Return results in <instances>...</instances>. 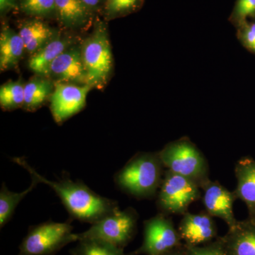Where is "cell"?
<instances>
[{
  "label": "cell",
  "mask_w": 255,
  "mask_h": 255,
  "mask_svg": "<svg viewBox=\"0 0 255 255\" xmlns=\"http://www.w3.org/2000/svg\"><path fill=\"white\" fill-rule=\"evenodd\" d=\"M71 255H130L107 242L97 239H82L70 252Z\"/></svg>",
  "instance_id": "44dd1931"
},
{
  "label": "cell",
  "mask_w": 255,
  "mask_h": 255,
  "mask_svg": "<svg viewBox=\"0 0 255 255\" xmlns=\"http://www.w3.org/2000/svg\"><path fill=\"white\" fill-rule=\"evenodd\" d=\"M53 90L54 82L51 79L37 75L25 84L23 108L28 111L39 108L50 98Z\"/></svg>",
  "instance_id": "d6986e66"
},
{
  "label": "cell",
  "mask_w": 255,
  "mask_h": 255,
  "mask_svg": "<svg viewBox=\"0 0 255 255\" xmlns=\"http://www.w3.org/2000/svg\"><path fill=\"white\" fill-rule=\"evenodd\" d=\"M39 182L36 179H32L30 187L21 193H14L10 191L3 183L0 191V226L4 227L12 217L16 206L19 204L28 193L31 192Z\"/></svg>",
  "instance_id": "ffe728a7"
},
{
  "label": "cell",
  "mask_w": 255,
  "mask_h": 255,
  "mask_svg": "<svg viewBox=\"0 0 255 255\" xmlns=\"http://www.w3.org/2000/svg\"><path fill=\"white\" fill-rule=\"evenodd\" d=\"M93 88L89 85L54 82V90L50 97V111L55 122L63 124L83 110L87 95Z\"/></svg>",
  "instance_id": "9c48e42d"
},
{
  "label": "cell",
  "mask_w": 255,
  "mask_h": 255,
  "mask_svg": "<svg viewBox=\"0 0 255 255\" xmlns=\"http://www.w3.org/2000/svg\"><path fill=\"white\" fill-rule=\"evenodd\" d=\"M81 52L87 85L93 88H103L113 68L112 48L103 23H97L92 34L82 43Z\"/></svg>",
  "instance_id": "3957f363"
},
{
  "label": "cell",
  "mask_w": 255,
  "mask_h": 255,
  "mask_svg": "<svg viewBox=\"0 0 255 255\" xmlns=\"http://www.w3.org/2000/svg\"><path fill=\"white\" fill-rule=\"evenodd\" d=\"M138 0H107L106 10L110 16L122 14L132 9Z\"/></svg>",
  "instance_id": "d4e9b609"
},
{
  "label": "cell",
  "mask_w": 255,
  "mask_h": 255,
  "mask_svg": "<svg viewBox=\"0 0 255 255\" xmlns=\"http://www.w3.org/2000/svg\"><path fill=\"white\" fill-rule=\"evenodd\" d=\"M158 154L164 167L194 181L201 188L209 180L207 161L197 147L187 139L168 144Z\"/></svg>",
  "instance_id": "277c9868"
},
{
  "label": "cell",
  "mask_w": 255,
  "mask_h": 255,
  "mask_svg": "<svg viewBox=\"0 0 255 255\" xmlns=\"http://www.w3.org/2000/svg\"><path fill=\"white\" fill-rule=\"evenodd\" d=\"M164 165L157 153L137 154L116 174L115 182L124 192L137 198L153 196L162 182Z\"/></svg>",
  "instance_id": "7a4b0ae2"
},
{
  "label": "cell",
  "mask_w": 255,
  "mask_h": 255,
  "mask_svg": "<svg viewBox=\"0 0 255 255\" xmlns=\"http://www.w3.org/2000/svg\"><path fill=\"white\" fill-rule=\"evenodd\" d=\"M56 16L65 27L78 28L86 25L91 17V10L81 0H55Z\"/></svg>",
  "instance_id": "ac0fdd59"
},
{
  "label": "cell",
  "mask_w": 255,
  "mask_h": 255,
  "mask_svg": "<svg viewBox=\"0 0 255 255\" xmlns=\"http://www.w3.org/2000/svg\"><path fill=\"white\" fill-rule=\"evenodd\" d=\"M249 27L255 35V23H253V24H252L251 26H249Z\"/></svg>",
  "instance_id": "4dcf8cb0"
},
{
  "label": "cell",
  "mask_w": 255,
  "mask_h": 255,
  "mask_svg": "<svg viewBox=\"0 0 255 255\" xmlns=\"http://www.w3.org/2000/svg\"><path fill=\"white\" fill-rule=\"evenodd\" d=\"M24 86L21 80L8 82L0 88V105L4 110H13L23 107Z\"/></svg>",
  "instance_id": "7402d4cb"
},
{
  "label": "cell",
  "mask_w": 255,
  "mask_h": 255,
  "mask_svg": "<svg viewBox=\"0 0 255 255\" xmlns=\"http://www.w3.org/2000/svg\"><path fill=\"white\" fill-rule=\"evenodd\" d=\"M236 13L241 18H246L255 13V0H239Z\"/></svg>",
  "instance_id": "484cf974"
},
{
  "label": "cell",
  "mask_w": 255,
  "mask_h": 255,
  "mask_svg": "<svg viewBox=\"0 0 255 255\" xmlns=\"http://www.w3.org/2000/svg\"><path fill=\"white\" fill-rule=\"evenodd\" d=\"M243 38L248 48L255 52V35L249 26H248L243 32Z\"/></svg>",
  "instance_id": "83f0119b"
},
{
  "label": "cell",
  "mask_w": 255,
  "mask_h": 255,
  "mask_svg": "<svg viewBox=\"0 0 255 255\" xmlns=\"http://www.w3.org/2000/svg\"><path fill=\"white\" fill-rule=\"evenodd\" d=\"M70 222L53 221L32 226L19 246L18 255H54L69 243L78 241Z\"/></svg>",
  "instance_id": "5b68a950"
},
{
  "label": "cell",
  "mask_w": 255,
  "mask_h": 255,
  "mask_svg": "<svg viewBox=\"0 0 255 255\" xmlns=\"http://www.w3.org/2000/svg\"><path fill=\"white\" fill-rule=\"evenodd\" d=\"M165 255H186L184 243L182 247H180V248L174 250V251L169 252V253H167V254H166Z\"/></svg>",
  "instance_id": "f546056e"
},
{
  "label": "cell",
  "mask_w": 255,
  "mask_h": 255,
  "mask_svg": "<svg viewBox=\"0 0 255 255\" xmlns=\"http://www.w3.org/2000/svg\"><path fill=\"white\" fill-rule=\"evenodd\" d=\"M73 42L67 37L55 36L43 48L32 55L28 60V68L38 76L48 78L52 63Z\"/></svg>",
  "instance_id": "9a60e30c"
},
{
  "label": "cell",
  "mask_w": 255,
  "mask_h": 255,
  "mask_svg": "<svg viewBox=\"0 0 255 255\" xmlns=\"http://www.w3.org/2000/svg\"><path fill=\"white\" fill-rule=\"evenodd\" d=\"M81 1L89 9L93 11L94 9L98 7L102 0H81Z\"/></svg>",
  "instance_id": "f1b7e54d"
},
{
  "label": "cell",
  "mask_w": 255,
  "mask_h": 255,
  "mask_svg": "<svg viewBox=\"0 0 255 255\" xmlns=\"http://www.w3.org/2000/svg\"><path fill=\"white\" fill-rule=\"evenodd\" d=\"M20 7L23 12L38 17L56 16L55 0H21Z\"/></svg>",
  "instance_id": "603a6c76"
},
{
  "label": "cell",
  "mask_w": 255,
  "mask_h": 255,
  "mask_svg": "<svg viewBox=\"0 0 255 255\" xmlns=\"http://www.w3.org/2000/svg\"><path fill=\"white\" fill-rule=\"evenodd\" d=\"M18 8V3L16 0H0V12L1 14L9 12L11 10Z\"/></svg>",
  "instance_id": "4316f807"
},
{
  "label": "cell",
  "mask_w": 255,
  "mask_h": 255,
  "mask_svg": "<svg viewBox=\"0 0 255 255\" xmlns=\"http://www.w3.org/2000/svg\"><path fill=\"white\" fill-rule=\"evenodd\" d=\"M157 205L166 214H185L201 196V187L194 181L167 169L159 187Z\"/></svg>",
  "instance_id": "52a82bcc"
},
{
  "label": "cell",
  "mask_w": 255,
  "mask_h": 255,
  "mask_svg": "<svg viewBox=\"0 0 255 255\" xmlns=\"http://www.w3.org/2000/svg\"><path fill=\"white\" fill-rule=\"evenodd\" d=\"M13 161L26 169L31 179L54 190L72 219L93 224L119 209L117 201L99 195L81 182L65 177L57 182L50 181L38 174L23 157H14Z\"/></svg>",
  "instance_id": "6da1fadb"
},
{
  "label": "cell",
  "mask_w": 255,
  "mask_h": 255,
  "mask_svg": "<svg viewBox=\"0 0 255 255\" xmlns=\"http://www.w3.org/2000/svg\"><path fill=\"white\" fill-rule=\"evenodd\" d=\"M221 240L226 255H255V219L238 221Z\"/></svg>",
  "instance_id": "4fadbf2b"
},
{
  "label": "cell",
  "mask_w": 255,
  "mask_h": 255,
  "mask_svg": "<svg viewBox=\"0 0 255 255\" xmlns=\"http://www.w3.org/2000/svg\"><path fill=\"white\" fill-rule=\"evenodd\" d=\"M177 230L184 244L189 246L208 244L218 238L216 223L206 211L197 214L186 213Z\"/></svg>",
  "instance_id": "7c38bea8"
},
{
  "label": "cell",
  "mask_w": 255,
  "mask_h": 255,
  "mask_svg": "<svg viewBox=\"0 0 255 255\" xmlns=\"http://www.w3.org/2000/svg\"><path fill=\"white\" fill-rule=\"evenodd\" d=\"M18 33L24 43L25 50L32 55L57 36L53 28L39 19L26 21L21 25Z\"/></svg>",
  "instance_id": "e0dca14e"
},
{
  "label": "cell",
  "mask_w": 255,
  "mask_h": 255,
  "mask_svg": "<svg viewBox=\"0 0 255 255\" xmlns=\"http://www.w3.org/2000/svg\"><path fill=\"white\" fill-rule=\"evenodd\" d=\"M237 187L234 191L238 199L246 204L248 217L255 219V160L250 157L238 161L235 168Z\"/></svg>",
  "instance_id": "5bb4252c"
},
{
  "label": "cell",
  "mask_w": 255,
  "mask_h": 255,
  "mask_svg": "<svg viewBox=\"0 0 255 255\" xmlns=\"http://www.w3.org/2000/svg\"><path fill=\"white\" fill-rule=\"evenodd\" d=\"M186 255H226L221 237L203 246H189L184 244Z\"/></svg>",
  "instance_id": "cb8c5ba5"
},
{
  "label": "cell",
  "mask_w": 255,
  "mask_h": 255,
  "mask_svg": "<svg viewBox=\"0 0 255 255\" xmlns=\"http://www.w3.org/2000/svg\"><path fill=\"white\" fill-rule=\"evenodd\" d=\"M184 245L172 220L161 214L144 221L142 246L130 255H165Z\"/></svg>",
  "instance_id": "ba28073f"
},
{
  "label": "cell",
  "mask_w": 255,
  "mask_h": 255,
  "mask_svg": "<svg viewBox=\"0 0 255 255\" xmlns=\"http://www.w3.org/2000/svg\"><path fill=\"white\" fill-rule=\"evenodd\" d=\"M24 50V43L19 33L8 26H4L0 34L1 71L16 68Z\"/></svg>",
  "instance_id": "2e32d148"
},
{
  "label": "cell",
  "mask_w": 255,
  "mask_h": 255,
  "mask_svg": "<svg viewBox=\"0 0 255 255\" xmlns=\"http://www.w3.org/2000/svg\"><path fill=\"white\" fill-rule=\"evenodd\" d=\"M48 78L54 82L87 85L81 46L72 45L53 62Z\"/></svg>",
  "instance_id": "30bf717a"
},
{
  "label": "cell",
  "mask_w": 255,
  "mask_h": 255,
  "mask_svg": "<svg viewBox=\"0 0 255 255\" xmlns=\"http://www.w3.org/2000/svg\"><path fill=\"white\" fill-rule=\"evenodd\" d=\"M137 218L136 211L132 208L116 210L92 224L87 231L77 234L78 241L100 240L124 249L136 234Z\"/></svg>",
  "instance_id": "8992f818"
},
{
  "label": "cell",
  "mask_w": 255,
  "mask_h": 255,
  "mask_svg": "<svg viewBox=\"0 0 255 255\" xmlns=\"http://www.w3.org/2000/svg\"><path fill=\"white\" fill-rule=\"evenodd\" d=\"M201 189L204 191L203 203L206 211L212 217L222 219L228 228L233 227L237 220L233 214V204L238 199L234 191H230L218 182L209 179Z\"/></svg>",
  "instance_id": "8fae6325"
}]
</instances>
